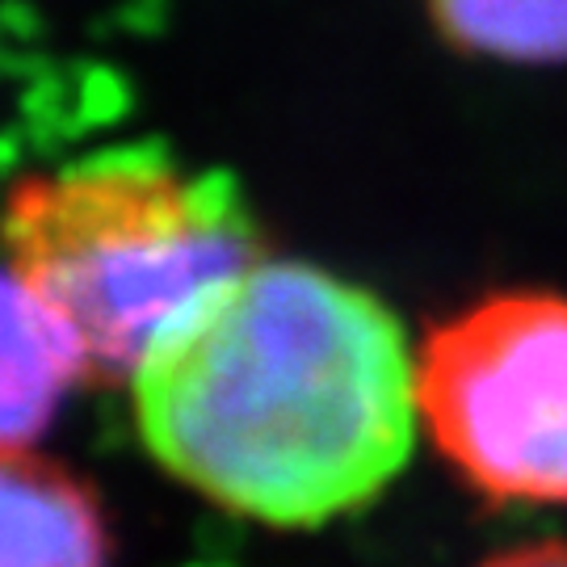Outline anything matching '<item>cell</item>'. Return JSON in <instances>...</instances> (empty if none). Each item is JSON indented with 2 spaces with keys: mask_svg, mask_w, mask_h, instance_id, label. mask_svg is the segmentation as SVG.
I'll list each match as a JSON object with an SVG mask.
<instances>
[{
  "mask_svg": "<svg viewBox=\"0 0 567 567\" xmlns=\"http://www.w3.org/2000/svg\"><path fill=\"white\" fill-rule=\"evenodd\" d=\"M126 386L143 450L177 484L274 529L379 501L425 437L400 316L307 261L261 257L198 295Z\"/></svg>",
  "mask_w": 567,
  "mask_h": 567,
  "instance_id": "1",
  "label": "cell"
},
{
  "mask_svg": "<svg viewBox=\"0 0 567 567\" xmlns=\"http://www.w3.org/2000/svg\"><path fill=\"white\" fill-rule=\"evenodd\" d=\"M261 257L236 182L182 177L152 147L34 177L0 219V261L93 386L131 383L185 307Z\"/></svg>",
  "mask_w": 567,
  "mask_h": 567,
  "instance_id": "2",
  "label": "cell"
},
{
  "mask_svg": "<svg viewBox=\"0 0 567 567\" xmlns=\"http://www.w3.org/2000/svg\"><path fill=\"white\" fill-rule=\"evenodd\" d=\"M421 433L475 496L567 508V295L505 290L416 344Z\"/></svg>",
  "mask_w": 567,
  "mask_h": 567,
  "instance_id": "3",
  "label": "cell"
},
{
  "mask_svg": "<svg viewBox=\"0 0 567 567\" xmlns=\"http://www.w3.org/2000/svg\"><path fill=\"white\" fill-rule=\"evenodd\" d=\"M0 567H110L97 492L34 446L0 450Z\"/></svg>",
  "mask_w": 567,
  "mask_h": 567,
  "instance_id": "4",
  "label": "cell"
},
{
  "mask_svg": "<svg viewBox=\"0 0 567 567\" xmlns=\"http://www.w3.org/2000/svg\"><path fill=\"white\" fill-rule=\"evenodd\" d=\"M72 383L81 370L63 337L0 261V450L30 446Z\"/></svg>",
  "mask_w": 567,
  "mask_h": 567,
  "instance_id": "5",
  "label": "cell"
},
{
  "mask_svg": "<svg viewBox=\"0 0 567 567\" xmlns=\"http://www.w3.org/2000/svg\"><path fill=\"white\" fill-rule=\"evenodd\" d=\"M437 25L463 51L513 63L567 60V0H433Z\"/></svg>",
  "mask_w": 567,
  "mask_h": 567,
  "instance_id": "6",
  "label": "cell"
},
{
  "mask_svg": "<svg viewBox=\"0 0 567 567\" xmlns=\"http://www.w3.org/2000/svg\"><path fill=\"white\" fill-rule=\"evenodd\" d=\"M480 567H567V543H526L492 555Z\"/></svg>",
  "mask_w": 567,
  "mask_h": 567,
  "instance_id": "7",
  "label": "cell"
},
{
  "mask_svg": "<svg viewBox=\"0 0 567 567\" xmlns=\"http://www.w3.org/2000/svg\"><path fill=\"white\" fill-rule=\"evenodd\" d=\"M0 25H4V30H18V34H30V30H39V18H34V9H25L21 0H4V4H0Z\"/></svg>",
  "mask_w": 567,
  "mask_h": 567,
  "instance_id": "8",
  "label": "cell"
}]
</instances>
